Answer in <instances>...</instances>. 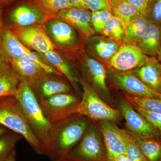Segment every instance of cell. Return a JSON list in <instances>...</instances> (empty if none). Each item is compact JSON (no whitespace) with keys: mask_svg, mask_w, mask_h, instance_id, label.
Returning <instances> with one entry per match:
<instances>
[{"mask_svg":"<svg viewBox=\"0 0 161 161\" xmlns=\"http://www.w3.org/2000/svg\"><path fill=\"white\" fill-rule=\"evenodd\" d=\"M86 117L76 114L52 125L44 146L46 155L51 161H63L78 145L90 125Z\"/></svg>","mask_w":161,"mask_h":161,"instance_id":"obj_1","label":"cell"},{"mask_svg":"<svg viewBox=\"0 0 161 161\" xmlns=\"http://www.w3.org/2000/svg\"><path fill=\"white\" fill-rule=\"evenodd\" d=\"M15 97L32 131L44 147L52 125L44 116L40 103L26 79L22 78Z\"/></svg>","mask_w":161,"mask_h":161,"instance_id":"obj_2","label":"cell"},{"mask_svg":"<svg viewBox=\"0 0 161 161\" xmlns=\"http://www.w3.org/2000/svg\"><path fill=\"white\" fill-rule=\"evenodd\" d=\"M0 125L22 136L39 155H46L43 145L32 131L15 97L0 99Z\"/></svg>","mask_w":161,"mask_h":161,"instance_id":"obj_3","label":"cell"},{"mask_svg":"<svg viewBox=\"0 0 161 161\" xmlns=\"http://www.w3.org/2000/svg\"><path fill=\"white\" fill-rule=\"evenodd\" d=\"M80 83L82 96L76 114L94 120L112 122L120 119V113L104 102L89 84L85 80H81Z\"/></svg>","mask_w":161,"mask_h":161,"instance_id":"obj_4","label":"cell"},{"mask_svg":"<svg viewBox=\"0 0 161 161\" xmlns=\"http://www.w3.org/2000/svg\"><path fill=\"white\" fill-rule=\"evenodd\" d=\"M108 159L105 146L97 128L90 125L81 140L63 161H108Z\"/></svg>","mask_w":161,"mask_h":161,"instance_id":"obj_5","label":"cell"},{"mask_svg":"<svg viewBox=\"0 0 161 161\" xmlns=\"http://www.w3.org/2000/svg\"><path fill=\"white\" fill-rule=\"evenodd\" d=\"M80 100L71 93H62L39 103L45 118L53 125L76 114Z\"/></svg>","mask_w":161,"mask_h":161,"instance_id":"obj_6","label":"cell"},{"mask_svg":"<svg viewBox=\"0 0 161 161\" xmlns=\"http://www.w3.org/2000/svg\"><path fill=\"white\" fill-rule=\"evenodd\" d=\"M8 27L18 39L30 50L43 54L57 49L47 35L45 24L28 26L11 24Z\"/></svg>","mask_w":161,"mask_h":161,"instance_id":"obj_7","label":"cell"},{"mask_svg":"<svg viewBox=\"0 0 161 161\" xmlns=\"http://www.w3.org/2000/svg\"><path fill=\"white\" fill-rule=\"evenodd\" d=\"M62 76L46 73L27 81L40 102L53 95L71 92V86Z\"/></svg>","mask_w":161,"mask_h":161,"instance_id":"obj_8","label":"cell"},{"mask_svg":"<svg viewBox=\"0 0 161 161\" xmlns=\"http://www.w3.org/2000/svg\"><path fill=\"white\" fill-rule=\"evenodd\" d=\"M9 64L21 78L27 80L46 73L63 75L54 68L41 60L36 53L31 56L12 60Z\"/></svg>","mask_w":161,"mask_h":161,"instance_id":"obj_9","label":"cell"},{"mask_svg":"<svg viewBox=\"0 0 161 161\" xmlns=\"http://www.w3.org/2000/svg\"><path fill=\"white\" fill-rule=\"evenodd\" d=\"M48 36L56 48L68 49L75 46L78 41V36L75 28L64 21L53 18L45 24Z\"/></svg>","mask_w":161,"mask_h":161,"instance_id":"obj_10","label":"cell"},{"mask_svg":"<svg viewBox=\"0 0 161 161\" xmlns=\"http://www.w3.org/2000/svg\"><path fill=\"white\" fill-rule=\"evenodd\" d=\"M148 58L136 45L125 43L110 60V64L116 70L125 72L142 66Z\"/></svg>","mask_w":161,"mask_h":161,"instance_id":"obj_11","label":"cell"},{"mask_svg":"<svg viewBox=\"0 0 161 161\" xmlns=\"http://www.w3.org/2000/svg\"><path fill=\"white\" fill-rule=\"evenodd\" d=\"M119 107L127 126L133 135L142 138H158L159 132L128 103L121 101Z\"/></svg>","mask_w":161,"mask_h":161,"instance_id":"obj_12","label":"cell"},{"mask_svg":"<svg viewBox=\"0 0 161 161\" xmlns=\"http://www.w3.org/2000/svg\"><path fill=\"white\" fill-rule=\"evenodd\" d=\"M92 13L88 9L71 7L63 9L55 18L68 23L79 32L82 37L88 39L95 34L91 23Z\"/></svg>","mask_w":161,"mask_h":161,"instance_id":"obj_13","label":"cell"},{"mask_svg":"<svg viewBox=\"0 0 161 161\" xmlns=\"http://www.w3.org/2000/svg\"><path fill=\"white\" fill-rule=\"evenodd\" d=\"M35 52L25 46L8 26L0 30V56L9 63L13 60L31 56Z\"/></svg>","mask_w":161,"mask_h":161,"instance_id":"obj_14","label":"cell"},{"mask_svg":"<svg viewBox=\"0 0 161 161\" xmlns=\"http://www.w3.org/2000/svg\"><path fill=\"white\" fill-rule=\"evenodd\" d=\"M112 79L118 86L133 96L161 98V92L148 86L132 73H115L112 75Z\"/></svg>","mask_w":161,"mask_h":161,"instance_id":"obj_15","label":"cell"},{"mask_svg":"<svg viewBox=\"0 0 161 161\" xmlns=\"http://www.w3.org/2000/svg\"><path fill=\"white\" fill-rule=\"evenodd\" d=\"M101 130L108 158L115 159L125 153L127 141L125 130H120L108 120H102Z\"/></svg>","mask_w":161,"mask_h":161,"instance_id":"obj_16","label":"cell"},{"mask_svg":"<svg viewBox=\"0 0 161 161\" xmlns=\"http://www.w3.org/2000/svg\"><path fill=\"white\" fill-rule=\"evenodd\" d=\"M9 19L12 24L28 26L36 24H44L53 19L36 6L23 5L18 6L10 13Z\"/></svg>","mask_w":161,"mask_h":161,"instance_id":"obj_17","label":"cell"},{"mask_svg":"<svg viewBox=\"0 0 161 161\" xmlns=\"http://www.w3.org/2000/svg\"><path fill=\"white\" fill-rule=\"evenodd\" d=\"M135 73L147 85L161 93V64L155 57H148Z\"/></svg>","mask_w":161,"mask_h":161,"instance_id":"obj_18","label":"cell"},{"mask_svg":"<svg viewBox=\"0 0 161 161\" xmlns=\"http://www.w3.org/2000/svg\"><path fill=\"white\" fill-rule=\"evenodd\" d=\"M161 44V28L158 24L150 23L147 31L136 46L143 53L156 57Z\"/></svg>","mask_w":161,"mask_h":161,"instance_id":"obj_19","label":"cell"},{"mask_svg":"<svg viewBox=\"0 0 161 161\" xmlns=\"http://www.w3.org/2000/svg\"><path fill=\"white\" fill-rule=\"evenodd\" d=\"M21 78L9 64L0 73V99L8 97H15Z\"/></svg>","mask_w":161,"mask_h":161,"instance_id":"obj_20","label":"cell"},{"mask_svg":"<svg viewBox=\"0 0 161 161\" xmlns=\"http://www.w3.org/2000/svg\"><path fill=\"white\" fill-rule=\"evenodd\" d=\"M43 55L48 64L61 73L77 91L79 80L67 61L55 50L47 52Z\"/></svg>","mask_w":161,"mask_h":161,"instance_id":"obj_21","label":"cell"},{"mask_svg":"<svg viewBox=\"0 0 161 161\" xmlns=\"http://www.w3.org/2000/svg\"><path fill=\"white\" fill-rule=\"evenodd\" d=\"M150 23L145 17L136 18L125 28L122 40L125 43L136 45L147 31Z\"/></svg>","mask_w":161,"mask_h":161,"instance_id":"obj_22","label":"cell"},{"mask_svg":"<svg viewBox=\"0 0 161 161\" xmlns=\"http://www.w3.org/2000/svg\"><path fill=\"white\" fill-rule=\"evenodd\" d=\"M132 139L148 161H161V141L132 134Z\"/></svg>","mask_w":161,"mask_h":161,"instance_id":"obj_23","label":"cell"},{"mask_svg":"<svg viewBox=\"0 0 161 161\" xmlns=\"http://www.w3.org/2000/svg\"><path fill=\"white\" fill-rule=\"evenodd\" d=\"M86 66L88 75L95 86L101 92L108 94L106 83V71L103 65L95 59L86 57Z\"/></svg>","mask_w":161,"mask_h":161,"instance_id":"obj_24","label":"cell"},{"mask_svg":"<svg viewBox=\"0 0 161 161\" xmlns=\"http://www.w3.org/2000/svg\"><path fill=\"white\" fill-rule=\"evenodd\" d=\"M111 12L122 23L125 29L133 20L142 16L136 8L125 0H122L112 7Z\"/></svg>","mask_w":161,"mask_h":161,"instance_id":"obj_25","label":"cell"},{"mask_svg":"<svg viewBox=\"0 0 161 161\" xmlns=\"http://www.w3.org/2000/svg\"><path fill=\"white\" fill-rule=\"evenodd\" d=\"M33 2L34 6L52 18L63 9L74 7L68 0H34Z\"/></svg>","mask_w":161,"mask_h":161,"instance_id":"obj_26","label":"cell"},{"mask_svg":"<svg viewBox=\"0 0 161 161\" xmlns=\"http://www.w3.org/2000/svg\"><path fill=\"white\" fill-rule=\"evenodd\" d=\"M94 43V50L96 54L103 60H111L119 47L114 40L107 38H96Z\"/></svg>","mask_w":161,"mask_h":161,"instance_id":"obj_27","label":"cell"},{"mask_svg":"<svg viewBox=\"0 0 161 161\" xmlns=\"http://www.w3.org/2000/svg\"><path fill=\"white\" fill-rule=\"evenodd\" d=\"M126 98L134 107H139L148 112L161 114V98L128 95H126Z\"/></svg>","mask_w":161,"mask_h":161,"instance_id":"obj_28","label":"cell"},{"mask_svg":"<svg viewBox=\"0 0 161 161\" xmlns=\"http://www.w3.org/2000/svg\"><path fill=\"white\" fill-rule=\"evenodd\" d=\"M23 137L12 131L0 136V161H4L9 153L14 148L16 144Z\"/></svg>","mask_w":161,"mask_h":161,"instance_id":"obj_29","label":"cell"},{"mask_svg":"<svg viewBox=\"0 0 161 161\" xmlns=\"http://www.w3.org/2000/svg\"><path fill=\"white\" fill-rule=\"evenodd\" d=\"M125 27L118 18L112 15L106 23L104 28L102 32L105 36L115 41L122 40Z\"/></svg>","mask_w":161,"mask_h":161,"instance_id":"obj_30","label":"cell"},{"mask_svg":"<svg viewBox=\"0 0 161 161\" xmlns=\"http://www.w3.org/2000/svg\"><path fill=\"white\" fill-rule=\"evenodd\" d=\"M112 16V12L108 10L92 12L91 23L95 32L101 33L107 21Z\"/></svg>","mask_w":161,"mask_h":161,"instance_id":"obj_31","label":"cell"},{"mask_svg":"<svg viewBox=\"0 0 161 161\" xmlns=\"http://www.w3.org/2000/svg\"><path fill=\"white\" fill-rule=\"evenodd\" d=\"M126 138L125 153L132 161H148L132 139V134L125 131Z\"/></svg>","mask_w":161,"mask_h":161,"instance_id":"obj_32","label":"cell"},{"mask_svg":"<svg viewBox=\"0 0 161 161\" xmlns=\"http://www.w3.org/2000/svg\"><path fill=\"white\" fill-rule=\"evenodd\" d=\"M145 17L151 23H161V0H151Z\"/></svg>","mask_w":161,"mask_h":161,"instance_id":"obj_33","label":"cell"},{"mask_svg":"<svg viewBox=\"0 0 161 161\" xmlns=\"http://www.w3.org/2000/svg\"><path fill=\"white\" fill-rule=\"evenodd\" d=\"M135 108L138 113L161 134V114L148 112L139 107Z\"/></svg>","mask_w":161,"mask_h":161,"instance_id":"obj_34","label":"cell"},{"mask_svg":"<svg viewBox=\"0 0 161 161\" xmlns=\"http://www.w3.org/2000/svg\"><path fill=\"white\" fill-rule=\"evenodd\" d=\"M87 9L92 12L108 10L112 9L110 4L107 0H83Z\"/></svg>","mask_w":161,"mask_h":161,"instance_id":"obj_35","label":"cell"},{"mask_svg":"<svg viewBox=\"0 0 161 161\" xmlns=\"http://www.w3.org/2000/svg\"><path fill=\"white\" fill-rule=\"evenodd\" d=\"M133 5L138 10L142 16L145 17L149 8L151 0H125Z\"/></svg>","mask_w":161,"mask_h":161,"instance_id":"obj_36","label":"cell"},{"mask_svg":"<svg viewBox=\"0 0 161 161\" xmlns=\"http://www.w3.org/2000/svg\"><path fill=\"white\" fill-rule=\"evenodd\" d=\"M68 1L74 7L87 9L83 0H68Z\"/></svg>","mask_w":161,"mask_h":161,"instance_id":"obj_37","label":"cell"},{"mask_svg":"<svg viewBox=\"0 0 161 161\" xmlns=\"http://www.w3.org/2000/svg\"><path fill=\"white\" fill-rule=\"evenodd\" d=\"M16 153L15 148H14L11 150V152L9 153V155L7 156V157L4 161H16Z\"/></svg>","mask_w":161,"mask_h":161,"instance_id":"obj_38","label":"cell"},{"mask_svg":"<svg viewBox=\"0 0 161 161\" xmlns=\"http://www.w3.org/2000/svg\"><path fill=\"white\" fill-rule=\"evenodd\" d=\"M115 159L116 161H132L125 153L117 156Z\"/></svg>","mask_w":161,"mask_h":161,"instance_id":"obj_39","label":"cell"},{"mask_svg":"<svg viewBox=\"0 0 161 161\" xmlns=\"http://www.w3.org/2000/svg\"><path fill=\"white\" fill-rule=\"evenodd\" d=\"M9 64L6 62L3 58L0 56V73L9 65Z\"/></svg>","mask_w":161,"mask_h":161,"instance_id":"obj_40","label":"cell"},{"mask_svg":"<svg viewBox=\"0 0 161 161\" xmlns=\"http://www.w3.org/2000/svg\"><path fill=\"white\" fill-rule=\"evenodd\" d=\"M10 131H11L7 129V128L0 125V136L5 134V133L10 132Z\"/></svg>","mask_w":161,"mask_h":161,"instance_id":"obj_41","label":"cell"},{"mask_svg":"<svg viewBox=\"0 0 161 161\" xmlns=\"http://www.w3.org/2000/svg\"><path fill=\"white\" fill-rule=\"evenodd\" d=\"M107 1L108 2L109 4H110L111 8H112V7L115 6L116 4L119 3L122 0H107Z\"/></svg>","mask_w":161,"mask_h":161,"instance_id":"obj_42","label":"cell"},{"mask_svg":"<svg viewBox=\"0 0 161 161\" xmlns=\"http://www.w3.org/2000/svg\"><path fill=\"white\" fill-rule=\"evenodd\" d=\"M3 24V18H2V10L0 7V30L3 28V26H4Z\"/></svg>","mask_w":161,"mask_h":161,"instance_id":"obj_43","label":"cell"},{"mask_svg":"<svg viewBox=\"0 0 161 161\" xmlns=\"http://www.w3.org/2000/svg\"><path fill=\"white\" fill-rule=\"evenodd\" d=\"M156 57H158V60L159 61L160 63L161 64V44L160 47V49L159 50V51Z\"/></svg>","mask_w":161,"mask_h":161,"instance_id":"obj_44","label":"cell"},{"mask_svg":"<svg viewBox=\"0 0 161 161\" xmlns=\"http://www.w3.org/2000/svg\"><path fill=\"white\" fill-rule=\"evenodd\" d=\"M108 161H116L115 159L112 158H108Z\"/></svg>","mask_w":161,"mask_h":161,"instance_id":"obj_45","label":"cell"},{"mask_svg":"<svg viewBox=\"0 0 161 161\" xmlns=\"http://www.w3.org/2000/svg\"><path fill=\"white\" fill-rule=\"evenodd\" d=\"M1 1H5V2H6V1H12V0H0Z\"/></svg>","mask_w":161,"mask_h":161,"instance_id":"obj_46","label":"cell"}]
</instances>
